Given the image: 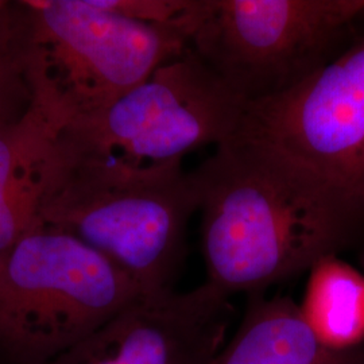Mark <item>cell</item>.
<instances>
[{
	"label": "cell",
	"instance_id": "cell-1",
	"mask_svg": "<svg viewBox=\"0 0 364 364\" xmlns=\"http://www.w3.org/2000/svg\"><path fill=\"white\" fill-rule=\"evenodd\" d=\"M210 284L262 294L358 242L364 218L293 158L236 132L192 171Z\"/></svg>",
	"mask_w": 364,
	"mask_h": 364
},
{
	"label": "cell",
	"instance_id": "cell-2",
	"mask_svg": "<svg viewBox=\"0 0 364 364\" xmlns=\"http://www.w3.org/2000/svg\"><path fill=\"white\" fill-rule=\"evenodd\" d=\"M196 210L195 177L182 165L130 169L80 153L61 131L55 136L43 170L39 221L102 254L144 296L173 290Z\"/></svg>",
	"mask_w": 364,
	"mask_h": 364
},
{
	"label": "cell",
	"instance_id": "cell-3",
	"mask_svg": "<svg viewBox=\"0 0 364 364\" xmlns=\"http://www.w3.org/2000/svg\"><path fill=\"white\" fill-rule=\"evenodd\" d=\"M142 296L102 254L39 223L0 258V359L49 364Z\"/></svg>",
	"mask_w": 364,
	"mask_h": 364
},
{
	"label": "cell",
	"instance_id": "cell-4",
	"mask_svg": "<svg viewBox=\"0 0 364 364\" xmlns=\"http://www.w3.org/2000/svg\"><path fill=\"white\" fill-rule=\"evenodd\" d=\"M23 4L31 96L65 126L114 103L189 48L180 31L112 13L97 0Z\"/></svg>",
	"mask_w": 364,
	"mask_h": 364
},
{
	"label": "cell",
	"instance_id": "cell-5",
	"mask_svg": "<svg viewBox=\"0 0 364 364\" xmlns=\"http://www.w3.org/2000/svg\"><path fill=\"white\" fill-rule=\"evenodd\" d=\"M363 25L364 0H203L189 49L251 105L297 87Z\"/></svg>",
	"mask_w": 364,
	"mask_h": 364
},
{
	"label": "cell",
	"instance_id": "cell-6",
	"mask_svg": "<svg viewBox=\"0 0 364 364\" xmlns=\"http://www.w3.org/2000/svg\"><path fill=\"white\" fill-rule=\"evenodd\" d=\"M246 105L188 48L114 103L68 123L61 136L130 169L182 165L189 153L236 135Z\"/></svg>",
	"mask_w": 364,
	"mask_h": 364
},
{
	"label": "cell",
	"instance_id": "cell-7",
	"mask_svg": "<svg viewBox=\"0 0 364 364\" xmlns=\"http://www.w3.org/2000/svg\"><path fill=\"white\" fill-rule=\"evenodd\" d=\"M237 132L308 168L364 218V34L293 90L246 105Z\"/></svg>",
	"mask_w": 364,
	"mask_h": 364
},
{
	"label": "cell",
	"instance_id": "cell-8",
	"mask_svg": "<svg viewBox=\"0 0 364 364\" xmlns=\"http://www.w3.org/2000/svg\"><path fill=\"white\" fill-rule=\"evenodd\" d=\"M230 299L208 282L142 296L49 364H210L227 341Z\"/></svg>",
	"mask_w": 364,
	"mask_h": 364
},
{
	"label": "cell",
	"instance_id": "cell-9",
	"mask_svg": "<svg viewBox=\"0 0 364 364\" xmlns=\"http://www.w3.org/2000/svg\"><path fill=\"white\" fill-rule=\"evenodd\" d=\"M64 126L33 96L21 117L0 122V258L41 223L43 169Z\"/></svg>",
	"mask_w": 364,
	"mask_h": 364
},
{
	"label": "cell",
	"instance_id": "cell-10",
	"mask_svg": "<svg viewBox=\"0 0 364 364\" xmlns=\"http://www.w3.org/2000/svg\"><path fill=\"white\" fill-rule=\"evenodd\" d=\"M210 364H364V346L333 351L323 346L287 297L250 296L242 323Z\"/></svg>",
	"mask_w": 364,
	"mask_h": 364
},
{
	"label": "cell",
	"instance_id": "cell-11",
	"mask_svg": "<svg viewBox=\"0 0 364 364\" xmlns=\"http://www.w3.org/2000/svg\"><path fill=\"white\" fill-rule=\"evenodd\" d=\"M299 306L326 348L350 351L364 346V275L338 255L313 264Z\"/></svg>",
	"mask_w": 364,
	"mask_h": 364
},
{
	"label": "cell",
	"instance_id": "cell-12",
	"mask_svg": "<svg viewBox=\"0 0 364 364\" xmlns=\"http://www.w3.org/2000/svg\"><path fill=\"white\" fill-rule=\"evenodd\" d=\"M30 103L26 7L0 0V122L21 117Z\"/></svg>",
	"mask_w": 364,
	"mask_h": 364
}]
</instances>
